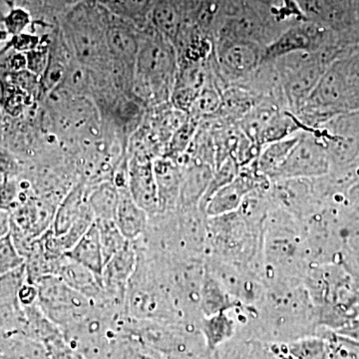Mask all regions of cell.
<instances>
[{
  "instance_id": "cell-1",
  "label": "cell",
  "mask_w": 359,
  "mask_h": 359,
  "mask_svg": "<svg viewBox=\"0 0 359 359\" xmlns=\"http://www.w3.org/2000/svg\"><path fill=\"white\" fill-rule=\"evenodd\" d=\"M266 285V294L254 311L235 314L237 337L278 344L327 332L318 327L302 280H278Z\"/></svg>"
},
{
  "instance_id": "cell-2",
  "label": "cell",
  "mask_w": 359,
  "mask_h": 359,
  "mask_svg": "<svg viewBox=\"0 0 359 359\" xmlns=\"http://www.w3.org/2000/svg\"><path fill=\"white\" fill-rule=\"evenodd\" d=\"M351 112H359V43L344 49L294 114L304 130H313Z\"/></svg>"
},
{
  "instance_id": "cell-3",
  "label": "cell",
  "mask_w": 359,
  "mask_h": 359,
  "mask_svg": "<svg viewBox=\"0 0 359 359\" xmlns=\"http://www.w3.org/2000/svg\"><path fill=\"white\" fill-rule=\"evenodd\" d=\"M309 268L304 252L302 222L271 203L264 223V283L302 280Z\"/></svg>"
},
{
  "instance_id": "cell-4",
  "label": "cell",
  "mask_w": 359,
  "mask_h": 359,
  "mask_svg": "<svg viewBox=\"0 0 359 359\" xmlns=\"http://www.w3.org/2000/svg\"><path fill=\"white\" fill-rule=\"evenodd\" d=\"M266 218L241 211L208 218L205 257L252 269L263 276V245Z\"/></svg>"
},
{
  "instance_id": "cell-5",
  "label": "cell",
  "mask_w": 359,
  "mask_h": 359,
  "mask_svg": "<svg viewBox=\"0 0 359 359\" xmlns=\"http://www.w3.org/2000/svg\"><path fill=\"white\" fill-rule=\"evenodd\" d=\"M178 66L174 44L149 23L140 29L132 95L146 105L169 102Z\"/></svg>"
},
{
  "instance_id": "cell-6",
  "label": "cell",
  "mask_w": 359,
  "mask_h": 359,
  "mask_svg": "<svg viewBox=\"0 0 359 359\" xmlns=\"http://www.w3.org/2000/svg\"><path fill=\"white\" fill-rule=\"evenodd\" d=\"M302 283L321 330L337 332L359 316V290L341 264L311 266Z\"/></svg>"
},
{
  "instance_id": "cell-7",
  "label": "cell",
  "mask_w": 359,
  "mask_h": 359,
  "mask_svg": "<svg viewBox=\"0 0 359 359\" xmlns=\"http://www.w3.org/2000/svg\"><path fill=\"white\" fill-rule=\"evenodd\" d=\"M109 13L98 1L79 2L63 21V41L71 56L98 74L111 72L106 30Z\"/></svg>"
},
{
  "instance_id": "cell-8",
  "label": "cell",
  "mask_w": 359,
  "mask_h": 359,
  "mask_svg": "<svg viewBox=\"0 0 359 359\" xmlns=\"http://www.w3.org/2000/svg\"><path fill=\"white\" fill-rule=\"evenodd\" d=\"M344 46L320 51H299L271 61L287 108L297 112L311 95L330 65L344 51Z\"/></svg>"
},
{
  "instance_id": "cell-9",
  "label": "cell",
  "mask_w": 359,
  "mask_h": 359,
  "mask_svg": "<svg viewBox=\"0 0 359 359\" xmlns=\"http://www.w3.org/2000/svg\"><path fill=\"white\" fill-rule=\"evenodd\" d=\"M123 332L125 339L135 340L165 359H195L208 351L200 330L190 325L137 320L127 316Z\"/></svg>"
},
{
  "instance_id": "cell-10",
  "label": "cell",
  "mask_w": 359,
  "mask_h": 359,
  "mask_svg": "<svg viewBox=\"0 0 359 359\" xmlns=\"http://www.w3.org/2000/svg\"><path fill=\"white\" fill-rule=\"evenodd\" d=\"M137 256L136 269L130 278L125 297L127 316L137 320L195 327L187 320L168 290L151 273L144 259L138 254Z\"/></svg>"
},
{
  "instance_id": "cell-11",
  "label": "cell",
  "mask_w": 359,
  "mask_h": 359,
  "mask_svg": "<svg viewBox=\"0 0 359 359\" xmlns=\"http://www.w3.org/2000/svg\"><path fill=\"white\" fill-rule=\"evenodd\" d=\"M264 47L247 40L217 39L212 62L226 86L242 85L264 62Z\"/></svg>"
},
{
  "instance_id": "cell-12",
  "label": "cell",
  "mask_w": 359,
  "mask_h": 359,
  "mask_svg": "<svg viewBox=\"0 0 359 359\" xmlns=\"http://www.w3.org/2000/svg\"><path fill=\"white\" fill-rule=\"evenodd\" d=\"M35 285L39 290L37 304L48 318L60 327L61 332L95 306L57 276H44Z\"/></svg>"
},
{
  "instance_id": "cell-13",
  "label": "cell",
  "mask_w": 359,
  "mask_h": 359,
  "mask_svg": "<svg viewBox=\"0 0 359 359\" xmlns=\"http://www.w3.org/2000/svg\"><path fill=\"white\" fill-rule=\"evenodd\" d=\"M335 46H346L334 32L318 21H299L280 33L264 48V61L299 51H320Z\"/></svg>"
},
{
  "instance_id": "cell-14",
  "label": "cell",
  "mask_w": 359,
  "mask_h": 359,
  "mask_svg": "<svg viewBox=\"0 0 359 359\" xmlns=\"http://www.w3.org/2000/svg\"><path fill=\"white\" fill-rule=\"evenodd\" d=\"M205 269L242 304L241 311L250 313L261 304L266 290L261 273L212 257H205Z\"/></svg>"
},
{
  "instance_id": "cell-15",
  "label": "cell",
  "mask_w": 359,
  "mask_h": 359,
  "mask_svg": "<svg viewBox=\"0 0 359 359\" xmlns=\"http://www.w3.org/2000/svg\"><path fill=\"white\" fill-rule=\"evenodd\" d=\"M330 158L323 144L313 132L302 131L289 158L273 181L320 178L330 173Z\"/></svg>"
},
{
  "instance_id": "cell-16",
  "label": "cell",
  "mask_w": 359,
  "mask_h": 359,
  "mask_svg": "<svg viewBox=\"0 0 359 359\" xmlns=\"http://www.w3.org/2000/svg\"><path fill=\"white\" fill-rule=\"evenodd\" d=\"M269 185L271 181L257 171L254 162L249 166L241 168L240 173L231 183L219 189L210 198L203 211L208 218L238 211L249 194Z\"/></svg>"
},
{
  "instance_id": "cell-17",
  "label": "cell",
  "mask_w": 359,
  "mask_h": 359,
  "mask_svg": "<svg viewBox=\"0 0 359 359\" xmlns=\"http://www.w3.org/2000/svg\"><path fill=\"white\" fill-rule=\"evenodd\" d=\"M137 250L129 242L104 266L101 280L111 299L125 306L127 287L137 266Z\"/></svg>"
},
{
  "instance_id": "cell-18",
  "label": "cell",
  "mask_w": 359,
  "mask_h": 359,
  "mask_svg": "<svg viewBox=\"0 0 359 359\" xmlns=\"http://www.w3.org/2000/svg\"><path fill=\"white\" fill-rule=\"evenodd\" d=\"M128 190L137 205L149 216L159 214V197L153 161L128 160Z\"/></svg>"
},
{
  "instance_id": "cell-19",
  "label": "cell",
  "mask_w": 359,
  "mask_h": 359,
  "mask_svg": "<svg viewBox=\"0 0 359 359\" xmlns=\"http://www.w3.org/2000/svg\"><path fill=\"white\" fill-rule=\"evenodd\" d=\"M178 65V72L170 101L176 109L189 113L194 101L207 81L210 59L202 63L181 62Z\"/></svg>"
},
{
  "instance_id": "cell-20",
  "label": "cell",
  "mask_w": 359,
  "mask_h": 359,
  "mask_svg": "<svg viewBox=\"0 0 359 359\" xmlns=\"http://www.w3.org/2000/svg\"><path fill=\"white\" fill-rule=\"evenodd\" d=\"M179 166L182 170V184L177 208L199 207L211 183L215 168L194 161H187Z\"/></svg>"
},
{
  "instance_id": "cell-21",
  "label": "cell",
  "mask_w": 359,
  "mask_h": 359,
  "mask_svg": "<svg viewBox=\"0 0 359 359\" xmlns=\"http://www.w3.org/2000/svg\"><path fill=\"white\" fill-rule=\"evenodd\" d=\"M160 212L173 211L179 204L182 170L176 161L160 156L153 160Z\"/></svg>"
},
{
  "instance_id": "cell-22",
  "label": "cell",
  "mask_w": 359,
  "mask_h": 359,
  "mask_svg": "<svg viewBox=\"0 0 359 359\" xmlns=\"http://www.w3.org/2000/svg\"><path fill=\"white\" fill-rule=\"evenodd\" d=\"M119 191V202L116 210L115 223L129 242H135L147 231L150 216L137 205L128 189Z\"/></svg>"
},
{
  "instance_id": "cell-23",
  "label": "cell",
  "mask_w": 359,
  "mask_h": 359,
  "mask_svg": "<svg viewBox=\"0 0 359 359\" xmlns=\"http://www.w3.org/2000/svg\"><path fill=\"white\" fill-rule=\"evenodd\" d=\"M198 328L204 339L205 348L214 353L219 346L237 337L238 323L233 313L221 311L203 316Z\"/></svg>"
},
{
  "instance_id": "cell-24",
  "label": "cell",
  "mask_w": 359,
  "mask_h": 359,
  "mask_svg": "<svg viewBox=\"0 0 359 359\" xmlns=\"http://www.w3.org/2000/svg\"><path fill=\"white\" fill-rule=\"evenodd\" d=\"M243 309L222 283L205 269V275L200 292L199 309L202 316H212L221 311H237Z\"/></svg>"
},
{
  "instance_id": "cell-25",
  "label": "cell",
  "mask_w": 359,
  "mask_h": 359,
  "mask_svg": "<svg viewBox=\"0 0 359 359\" xmlns=\"http://www.w3.org/2000/svg\"><path fill=\"white\" fill-rule=\"evenodd\" d=\"M65 256L93 271L97 276H102L105 259L95 223L76 244L65 252Z\"/></svg>"
},
{
  "instance_id": "cell-26",
  "label": "cell",
  "mask_w": 359,
  "mask_h": 359,
  "mask_svg": "<svg viewBox=\"0 0 359 359\" xmlns=\"http://www.w3.org/2000/svg\"><path fill=\"white\" fill-rule=\"evenodd\" d=\"M86 198L87 184L79 183L73 187L70 192L61 200L51 226L55 235H63L71 224L88 209Z\"/></svg>"
},
{
  "instance_id": "cell-27",
  "label": "cell",
  "mask_w": 359,
  "mask_h": 359,
  "mask_svg": "<svg viewBox=\"0 0 359 359\" xmlns=\"http://www.w3.org/2000/svg\"><path fill=\"white\" fill-rule=\"evenodd\" d=\"M302 132L264 146L259 157L255 161L257 171L269 181H273L289 158L290 152L301 137Z\"/></svg>"
},
{
  "instance_id": "cell-28",
  "label": "cell",
  "mask_w": 359,
  "mask_h": 359,
  "mask_svg": "<svg viewBox=\"0 0 359 359\" xmlns=\"http://www.w3.org/2000/svg\"><path fill=\"white\" fill-rule=\"evenodd\" d=\"M98 4L120 20L127 21L139 29L150 23L156 0H97Z\"/></svg>"
},
{
  "instance_id": "cell-29",
  "label": "cell",
  "mask_w": 359,
  "mask_h": 359,
  "mask_svg": "<svg viewBox=\"0 0 359 359\" xmlns=\"http://www.w3.org/2000/svg\"><path fill=\"white\" fill-rule=\"evenodd\" d=\"M86 199L95 221L115 219L119 191L111 180L97 184H87Z\"/></svg>"
},
{
  "instance_id": "cell-30",
  "label": "cell",
  "mask_w": 359,
  "mask_h": 359,
  "mask_svg": "<svg viewBox=\"0 0 359 359\" xmlns=\"http://www.w3.org/2000/svg\"><path fill=\"white\" fill-rule=\"evenodd\" d=\"M23 309L26 318V337L41 342L43 346L62 337L60 327L48 318L37 302L32 306H25Z\"/></svg>"
},
{
  "instance_id": "cell-31",
  "label": "cell",
  "mask_w": 359,
  "mask_h": 359,
  "mask_svg": "<svg viewBox=\"0 0 359 359\" xmlns=\"http://www.w3.org/2000/svg\"><path fill=\"white\" fill-rule=\"evenodd\" d=\"M330 332V330H327L323 334L308 335L287 344H278V346L295 359H327Z\"/></svg>"
},
{
  "instance_id": "cell-32",
  "label": "cell",
  "mask_w": 359,
  "mask_h": 359,
  "mask_svg": "<svg viewBox=\"0 0 359 359\" xmlns=\"http://www.w3.org/2000/svg\"><path fill=\"white\" fill-rule=\"evenodd\" d=\"M97 230L100 238L101 248H102L104 259L105 264L122 250L129 241L122 235L121 231L118 229L114 219L111 221H95Z\"/></svg>"
},
{
  "instance_id": "cell-33",
  "label": "cell",
  "mask_w": 359,
  "mask_h": 359,
  "mask_svg": "<svg viewBox=\"0 0 359 359\" xmlns=\"http://www.w3.org/2000/svg\"><path fill=\"white\" fill-rule=\"evenodd\" d=\"M241 168L237 162L230 157L224 161L218 167L215 168L214 175L209 188L205 192L204 197L201 201L199 207L201 210L205 207V203L214 195L219 189L223 188L226 184L231 183L240 173Z\"/></svg>"
},
{
  "instance_id": "cell-34",
  "label": "cell",
  "mask_w": 359,
  "mask_h": 359,
  "mask_svg": "<svg viewBox=\"0 0 359 359\" xmlns=\"http://www.w3.org/2000/svg\"><path fill=\"white\" fill-rule=\"evenodd\" d=\"M25 263V257L16 249L11 233L0 238V276L20 268Z\"/></svg>"
},
{
  "instance_id": "cell-35",
  "label": "cell",
  "mask_w": 359,
  "mask_h": 359,
  "mask_svg": "<svg viewBox=\"0 0 359 359\" xmlns=\"http://www.w3.org/2000/svg\"><path fill=\"white\" fill-rule=\"evenodd\" d=\"M327 359H359V342L330 332Z\"/></svg>"
},
{
  "instance_id": "cell-36",
  "label": "cell",
  "mask_w": 359,
  "mask_h": 359,
  "mask_svg": "<svg viewBox=\"0 0 359 359\" xmlns=\"http://www.w3.org/2000/svg\"><path fill=\"white\" fill-rule=\"evenodd\" d=\"M115 359H165L148 347L132 339H123L118 344Z\"/></svg>"
},
{
  "instance_id": "cell-37",
  "label": "cell",
  "mask_w": 359,
  "mask_h": 359,
  "mask_svg": "<svg viewBox=\"0 0 359 359\" xmlns=\"http://www.w3.org/2000/svg\"><path fill=\"white\" fill-rule=\"evenodd\" d=\"M250 339L236 337L230 341L219 346L215 351L216 359H245L249 351Z\"/></svg>"
},
{
  "instance_id": "cell-38",
  "label": "cell",
  "mask_w": 359,
  "mask_h": 359,
  "mask_svg": "<svg viewBox=\"0 0 359 359\" xmlns=\"http://www.w3.org/2000/svg\"><path fill=\"white\" fill-rule=\"evenodd\" d=\"M44 346L46 347L49 359H86L79 351L69 346L63 335Z\"/></svg>"
},
{
  "instance_id": "cell-39",
  "label": "cell",
  "mask_w": 359,
  "mask_h": 359,
  "mask_svg": "<svg viewBox=\"0 0 359 359\" xmlns=\"http://www.w3.org/2000/svg\"><path fill=\"white\" fill-rule=\"evenodd\" d=\"M341 233L347 252L359 257V221L347 222Z\"/></svg>"
},
{
  "instance_id": "cell-40",
  "label": "cell",
  "mask_w": 359,
  "mask_h": 359,
  "mask_svg": "<svg viewBox=\"0 0 359 359\" xmlns=\"http://www.w3.org/2000/svg\"><path fill=\"white\" fill-rule=\"evenodd\" d=\"M245 359H280L269 344L250 339L249 351Z\"/></svg>"
},
{
  "instance_id": "cell-41",
  "label": "cell",
  "mask_w": 359,
  "mask_h": 359,
  "mask_svg": "<svg viewBox=\"0 0 359 359\" xmlns=\"http://www.w3.org/2000/svg\"><path fill=\"white\" fill-rule=\"evenodd\" d=\"M28 22H29L28 14L23 11H20V9H16V11H11V13L7 16V29L13 34H20L25 29V26L28 25Z\"/></svg>"
},
{
  "instance_id": "cell-42",
  "label": "cell",
  "mask_w": 359,
  "mask_h": 359,
  "mask_svg": "<svg viewBox=\"0 0 359 359\" xmlns=\"http://www.w3.org/2000/svg\"><path fill=\"white\" fill-rule=\"evenodd\" d=\"M339 264H341L359 290V257L354 256L346 250L340 257Z\"/></svg>"
},
{
  "instance_id": "cell-43",
  "label": "cell",
  "mask_w": 359,
  "mask_h": 359,
  "mask_svg": "<svg viewBox=\"0 0 359 359\" xmlns=\"http://www.w3.org/2000/svg\"><path fill=\"white\" fill-rule=\"evenodd\" d=\"M18 301L22 308L36 304L39 301V290L36 285L28 282L23 283L18 292Z\"/></svg>"
},
{
  "instance_id": "cell-44",
  "label": "cell",
  "mask_w": 359,
  "mask_h": 359,
  "mask_svg": "<svg viewBox=\"0 0 359 359\" xmlns=\"http://www.w3.org/2000/svg\"><path fill=\"white\" fill-rule=\"evenodd\" d=\"M335 334L359 342V316L335 332Z\"/></svg>"
},
{
  "instance_id": "cell-45",
  "label": "cell",
  "mask_w": 359,
  "mask_h": 359,
  "mask_svg": "<svg viewBox=\"0 0 359 359\" xmlns=\"http://www.w3.org/2000/svg\"><path fill=\"white\" fill-rule=\"evenodd\" d=\"M269 346H271V349L278 354L280 359H295L294 358H292V356H290V354L285 353V351H283L278 344H269Z\"/></svg>"
},
{
  "instance_id": "cell-46",
  "label": "cell",
  "mask_w": 359,
  "mask_h": 359,
  "mask_svg": "<svg viewBox=\"0 0 359 359\" xmlns=\"http://www.w3.org/2000/svg\"><path fill=\"white\" fill-rule=\"evenodd\" d=\"M195 359H216L215 358V351L212 353V351H205L204 353L201 354L200 356H198V358H196Z\"/></svg>"
}]
</instances>
